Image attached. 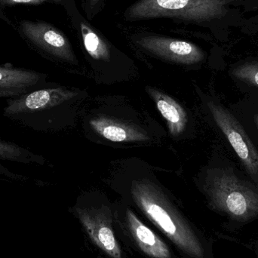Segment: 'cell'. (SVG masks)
I'll list each match as a JSON object with an SVG mask.
<instances>
[{"instance_id":"obj_1","label":"cell","mask_w":258,"mask_h":258,"mask_svg":"<svg viewBox=\"0 0 258 258\" xmlns=\"http://www.w3.org/2000/svg\"><path fill=\"white\" fill-rule=\"evenodd\" d=\"M132 195L138 207L182 251L191 258H206L203 241L165 197L150 183H135Z\"/></svg>"},{"instance_id":"obj_2","label":"cell","mask_w":258,"mask_h":258,"mask_svg":"<svg viewBox=\"0 0 258 258\" xmlns=\"http://www.w3.org/2000/svg\"><path fill=\"white\" fill-rule=\"evenodd\" d=\"M206 191L211 206L230 222L244 225L258 219V183L239 177L231 168L212 170Z\"/></svg>"},{"instance_id":"obj_3","label":"cell","mask_w":258,"mask_h":258,"mask_svg":"<svg viewBox=\"0 0 258 258\" xmlns=\"http://www.w3.org/2000/svg\"><path fill=\"white\" fill-rule=\"evenodd\" d=\"M224 0H139L127 9L129 21L170 18L200 21L222 12Z\"/></svg>"},{"instance_id":"obj_4","label":"cell","mask_w":258,"mask_h":258,"mask_svg":"<svg viewBox=\"0 0 258 258\" xmlns=\"http://www.w3.org/2000/svg\"><path fill=\"white\" fill-rule=\"evenodd\" d=\"M208 107L254 183H258V150L236 117L221 104L210 101Z\"/></svg>"},{"instance_id":"obj_5","label":"cell","mask_w":258,"mask_h":258,"mask_svg":"<svg viewBox=\"0 0 258 258\" xmlns=\"http://www.w3.org/2000/svg\"><path fill=\"white\" fill-rule=\"evenodd\" d=\"M20 30L32 45L56 58L75 62L76 57L67 38L49 24L23 21Z\"/></svg>"},{"instance_id":"obj_6","label":"cell","mask_w":258,"mask_h":258,"mask_svg":"<svg viewBox=\"0 0 258 258\" xmlns=\"http://www.w3.org/2000/svg\"><path fill=\"white\" fill-rule=\"evenodd\" d=\"M136 42L149 52L165 60L183 64L202 61L205 54L200 48L186 41L158 36H141Z\"/></svg>"},{"instance_id":"obj_7","label":"cell","mask_w":258,"mask_h":258,"mask_svg":"<svg viewBox=\"0 0 258 258\" xmlns=\"http://www.w3.org/2000/svg\"><path fill=\"white\" fill-rule=\"evenodd\" d=\"M79 219L94 243L112 258H122L111 218L105 209H78Z\"/></svg>"},{"instance_id":"obj_8","label":"cell","mask_w":258,"mask_h":258,"mask_svg":"<svg viewBox=\"0 0 258 258\" xmlns=\"http://www.w3.org/2000/svg\"><path fill=\"white\" fill-rule=\"evenodd\" d=\"M46 76L31 70L0 66V101L18 98L41 88Z\"/></svg>"},{"instance_id":"obj_9","label":"cell","mask_w":258,"mask_h":258,"mask_svg":"<svg viewBox=\"0 0 258 258\" xmlns=\"http://www.w3.org/2000/svg\"><path fill=\"white\" fill-rule=\"evenodd\" d=\"M129 231L141 251L152 258H171L168 245L147 227L131 209L126 212Z\"/></svg>"},{"instance_id":"obj_10","label":"cell","mask_w":258,"mask_h":258,"mask_svg":"<svg viewBox=\"0 0 258 258\" xmlns=\"http://www.w3.org/2000/svg\"><path fill=\"white\" fill-rule=\"evenodd\" d=\"M149 92L156 102L158 110L166 120L171 135H180L187 123V116L183 107L171 97L159 91L149 89Z\"/></svg>"},{"instance_id":"obj_11","label":"cell","mask_w":258,"mask_h":258,"mask_svg":"<svg viewBox=\"0 0 258 258\" xmlns=\"http://www.w3.org/2000/svg\"><path fill=\"white\" fill-rule=\"evenodd\" d=\"M6 161L23 164H42L43 159L39 155L15 143L0 140V175L12 180H26L24 176L15 174L5 167L3 162Z\"/></svg>"},{"instance_id":"obj_12","label":"cell","mask_w":258,"mask_h":258,"mask_svg":"<svg viewBox=\"0 0 258 258\" xmlns=\"http://www.w3.org/2000/svg\"><path fill=\"white\" fill-rule=\"evenodd\" d=\"M90 125L97 133L113 142L141 141L148 140L145 133L121 122L98 118L90 121Z\"/></svg>"},{"instance_id":"obj_13","label":"cell","mask_w":258,"mask_h":258,"mask_svg":"<svg viewBox=\"0 0 258 258\" xmlns=\"http://www.w3.org/2000/svg\"><path fill=\"white\" fill-rule=\"evenodd\" d=\"M81 27L83 42L88 53L97 60H107L110 52L105 42L89 26L82 24Z\"/></svg>"},{"instance_id":"obj_14","label":"cell","mask_w":258,"mask_h":258,"mask_svg":"<svg viewBox=\"0 0 258 258\" xmlns=\"http://www.w3.org/2000/svg\"><path fill=\"white\" fill-rule=\"evenodd\" d=\"M236 80L258 88V62L244 63L232 72Z\"/></svg>"},{"instance_id":"obj_15","label":"cell","mask_w":258,"mask_h":258,"mask_svg":"<svg viewBox=\"0 0 258 258\" xmlns=\"http://www.w3.org/2000/svg\"><path fill=\"white\" fill-rule=\"evenodd\" d=\"M60 1V0H0V4L3 6H12L18 4L39 5L44 2Z\"/></svg>"},{"instance_id":"obj_16","label":"cell","mask_w":258,"mask_h":258,"mask_svg":"<svg viewBox=\"0 0 258 258\" xmlns=\"http://www.w3.org/2000/svg\"><path fill=\"white\" fill-rule=\"evenodd\" d=\"M99 1L100 0H89V6L91 8L95 7Z\"/></svg>"},{"instance_id":"obj_17","label":"cell","mask_w":258,"mask_h":258,"mask_svg":"<svg viewBox=\"0 0 258 258\" xmlns=\"http://www.w3.org/2000/svg\"><path fill=\"white\" fill-rule=\"evenodd\" d=\"M254 121H255L256 125H257L258 129V114H256L255 116H254Z\"/></svg>"},{"instance_id":"obj_18","label":"cell","mask_w":258,"mask_h":258,"mask_svg":"<svg viewBox=\"0 0 258 258\" xmlns=\"http://www.w3.org/2000/svg\"><path fill=\"white\" fill-rule=\"evenodd\" d=\"M257 249H258V246H257Z\"/></svg>"}]
</instances>
